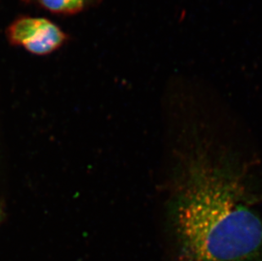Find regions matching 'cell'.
Wrapping results in <instances>:
<instances>
[{
  "mask_svg": "<svg viewBox=\"0 0 262 261\" xmlns=\"http://www.w3.org/2000/svg\"><path fill=\"white\" fill-rule=\"evenodd\" d=\"M175 165L166 220L178 261H262V219L241 160L195 135Z\"/></svg>",
  "mask_w": 262,
  "mask_h": 261,
  "instance_id": "obj_1",
  "label": "cell"
},
{
  "mask_svg": "<svg viewBox=\"0 0 262 261\" xmlns=\"http://www.w3.org/2000/svg\"><path fill=\"white\" fill-rule=\"evenodd\" d=\"M6 34L13 45L37 55L52 53L67 39L57 26L45 18H19L8 27Z\"/></svg>",
  "mask_w": 262,
  "mask_h": 261,
  "instance_id": "obj_2",
  "label": "cell"
},
{
  "mask_svg": "<svg viewBox=\"0 0 262 261\" xmlns=\"http://www.w3.org/2000/svg\"><path fill=\"white\" fill-rule=\"evenodd\" d=\"M39 2L51 12L72 15L80 12L87 0H39Z\"/></svg>",
  "mask_w": 262,
  "mask_h": 261,
  "instance_id": "obj_3",
  "label": "cell"
}]
</instances>
